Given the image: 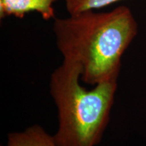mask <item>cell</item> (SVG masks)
<instances>
[{"instance_id":"cell-1","label":"cell","mask_w":146,"mask_h":146,"mask_svg":"<svg viewBox=\"0 0 146 146\" xmlns=\"http://www.w3.org/2000/svg\"><path fill=\"white\" fill-rule=\"evenodd\" d=\"M53 30L63 60L76 64L81 81L94 86L118 79L122 56L137 33V24L130 9L119 6L56 18Z\"/></svg>"},{"instance_id":"cell-2","label":"cell","mask_w":146,"mask_h":146,"mask_svg":"<svg viewBox=\"0 0 146 146\" xmlns=\"http://www.w3.org/2000/svg\"><path fill=\"white\" fill-rule=\"evenodd\" d=\"M81 76L80 67L64 60L51 75L50 91L58 119L53 137L59 146H96L108 124L117 79L87 89L81 84Z\"/></svg>"},{"instance_id":"cell-3","label":"cell","mask_w":146,"mask_h":146,"mask_svg":"<svg viewBox=\"0 0 146 146\" xmlns=\"http://www.w3.org/2000/svg\"><path fill=\"white\" fill-rule=\"evenodd\" d=\"M58 0H0V17L14 16L23 18L27 13L36 12L45 21L54 18L53 4Z\"/></svg>"},{"instance_id":"cell-4","label":"cell","mask_w":146,"mask_h":146,"mask_svg":"<svg viewBox=\"0 0 146 146\" xmlns=\"http://www.w3.org/2000/svg\"><path fill=\"white\" fill-rule=\"evenodd\" d=\"M6 146H59L41 126L33 125L23 131L8 135Z\"/></svg>"},{"instance_id":"cell-5","label":"cell","mask_w":146,"mask_h":146,"mask_svg":"<svg viewBox=\"0 0 146 146\" xmlns=\"http://www.w3.org/2000/svg\"><path fill=\"white\" fill-rule=\"evenodd\" d=\"M118 1L120 0H64L66 8L70 15L103 8Z\"/></svg>"}]
</instances>
